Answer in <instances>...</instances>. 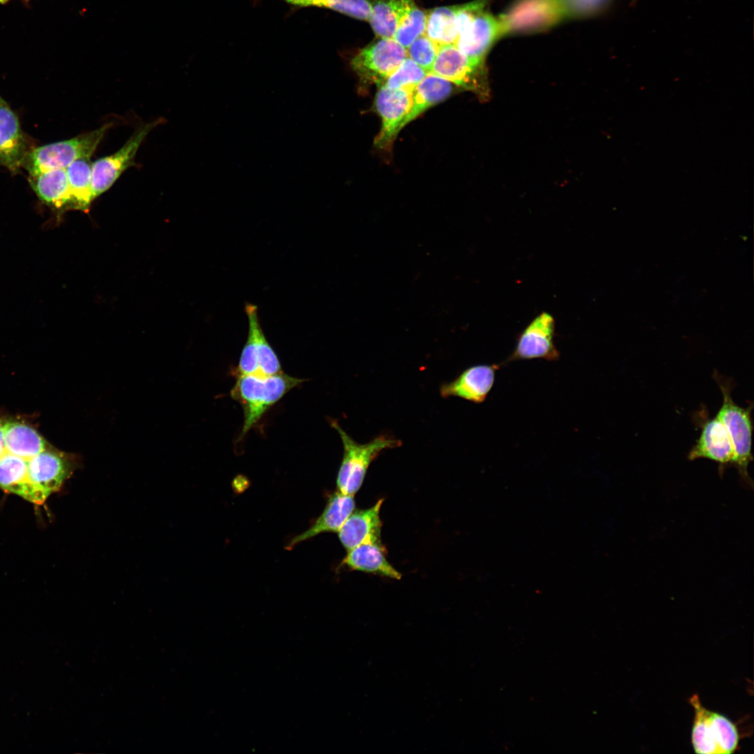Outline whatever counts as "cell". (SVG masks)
Returning a JSON list of instances; mask_svg holds the SVG:
<instances>
[{
    "label": "cell",
    "mask_w": 754,
    "mask_h": 754,
    "mask_svg": "<svg viewBox=\"0 0 754 754\" xmlns=\"http://www.w3.org/2000/svg\"><path fill=\"white\" fill-rule=\"evenodd\" d=\"M237 376L230 396L239 402L244 412L239 438L248 433L268 408L304 381L282 372L269 376L243 374Z\"/></svg>",
    "instance_id": "6da1fadb"
},
{
    "label": "cell",
    "mask_w": 754,
    "mask_h": 754,
    "mask_svg": "<svg viewBox=\"0 0 754 754\" xmlns=\"http://www.w3.org/2000/svg\"><path fill=\"white\" fill-rule=\"evenodd\" d=\"M330 425L339 434L343 455L337 478V491L354 496L360 489L370 464L384 450L400 447L401 441L393 436L380 434L370 441L360 443L352 438L335 420Z\"/></svg>",
    "instance_id": "7a4b0ae2"
},
{
    "label": "cell",
    "mask_w": 754,
    "mask_h": 754,
    "mask_svg": "<svg viewBox=\"0 0 754 754\" xmlns=\"http://www.w3.org/2000/svg\"><path fill=\"white\" fill-rule=\"evenodd\" d=\"M714 377L723 395V404L716 416L724 424L732 444V466L736 467L743 484L752 488L753 481L748 469L750 462L753 459L751 451L753 404H751L746 408L737 405L732 397V380L716 371L714 373Z\"/></svg>",
    "instance_id": "3957f363"
},
{
    "label": "cell",
    "mask_w": 754,
    "mask_h": 754,
    "mask_svg": "<svg viewBox=\"0 0 754 754\" xmlns=\"http://www.w3.org/2000/svg\"><path fill=\"white\" fill-rule=\"evenodd\" d=\"M486 0L456 6L457 37L454 45L473 60L484 63L499 38L498 19L485 10Z\"/></svg>",
    "instance_id": "277c9868"
},
{
    "label": "cell",
    "mask_w": 754,
    "mask_h": 754,
    "mask_svg": "<svg viewBox=\"0 0 754 754\" xmlns=\"http://www.w3.org/2000/svg\"><path fill=\"white\" fill-rule=\"evenodd\" d=\"M111 126V123L105 124L71 139L36 147L28 151L22 167L34 175L54 169H66L77 160L89 158Z\"/></svg>",
    "instance_id": "5b68a950"
},
{
    "label": "cell",
    "mask_w": 754,
    "mask_h": 754,
    "mask_svg": "<svg viewBox=\"0 0 754 754\" xmlns=\"http://www.w3.org/2000/svg\"><path fill=\"white\" fill-rule=\"evenodd\" d=\"M561 0H515L498 19L499 38L552 27L566 18Z\"/></svg>",
    "instance_id": "8992f818"
},
{
    "label": "cell",
    "mask_w": 754,
    "mask_h": 754,
    "mask_svg": "<svg viewBox=\"0 0 754 754\" xmlns=\"http://www.w3.org/2000/svg\"><path fill=\"white\" fill-rule=\"evenodd\" d=\"M430 73L473 91L482 99L489 96L484 63L469 58L454 44L439 46Z\"/></svg>",
    "instance_id": "52a82bcc"
},
{
    "label": "cell",
    "mask_w": 754,
    "mask_h": 754,
    "mask_svg": "<svg viewBox=\"0 0 754 754\" xmlns=\"http://www.w3.org/2000/svg\"><path fill=\"white\" fill-rule=\"evenodd\" d=\"M406 49L392 38H379L351 59L352 69L364 81L381 84L407 57Z\"/></svg>",
    "instance_id": "ba28073f"
},
{
    "label": "cell",
    "mask_w": 754,
    "mask_h": 754,
    "mask_svg": "<svg viewBox=\"0 0 754 754\" xmlns=\"http://www.w3.org/2000/svg\"><path fill=\"white\" fill-rule=\"evenodd\" d=\"M244 311L248 318L249 331L240 355L237 375L269 376L282 372L278 356L261 327L257 306L246 303Z\"/></svg>",
    "instance_id": "9c48e42d"
},
{
    "label": "cell",
    "mask_w": 754,
    "mask_h": 754,
    "mask_svg": "<svg viewBox=\"0 0 754 754\" xmlns=\"http://www.w3.org/2000/svg\"><path fill=\"white\" fill-rule=\"evenodd\" d=\"M161 123V119H158L141 126L117 151L92 163L94 200L107 191L126 169L134 165V158L141 144L148 133Z\"/></svg>",
    "instance_id": "30bf717a"
},
{
    "label": "cell",
    "mask_w": 754,
    "mask_h": 754,
    "mask_svg": "<svg viewBox=\"0 0 754 754\" xmlns=\"http://www.w3.org/2000/svg\"><path fill=\"white\" fill-rule=\"evenodd\" d=\"M555 319L550 313L541 312L520 332L505 362L534 359L557 361L560 353L555 345Z\"/></svg>",
    "instance_id": "8fae6325"
},
{
    "label": "cell",
    "mask_w": 754,
    "mask_h": 754,
    "mask_svg": "<svg viewBox=\"0 0 754 754\" xmlns=\"http://www.w3.org/2000/svg\"><path fill=\"white\" fill-rule=\"evenodd\" d=\"M413 92L380 85L375 98V107L381 118L382 124L374 140L376 147L385 149L390 146L412 108Z\"/></svg>",
    "instance_id": "7c38bea8"
},
{
    "label": "cell",
    "mask_w": 754,
    "mask_h": 754,
    "mask_svg": "<svg viewBox=\"0 0 754 754\" xmlns=\"http://www.w3.org/2000/svg\"><path fill=\"white\" fill-rule=\"evenodd\" d=\"M736 725L727 717L704 708L699 720L694 740L704 754H729L739 744Z\"/></svg>",
    "instance_id": "4fadbf2b"
},
{
    "label": "cell",
    "mask_w": 754,
    "mask_h": 754,
    "mask_svg": "<svg viewBox=\"0 0 754 754\" xmlns=\"http://www.w3.org/2000/svg\"><path fill=\"white\" fill-rule=\"evenodd\" d=\"M700 422L698 439L688 454V459H707L718 464L720 475L728 466H732L734 450L729 434L717 416L704 418Z\"/></svg>",
    "instance_id": "5bb4252c"
},
{
    "label": "cell",
    "mask_w": 754,
    "mask_h": 754,
    "mask_svg": "<svg viewBox=\"0 0 754 754\" xmlns=\"http://www.w3.org/2000/svg\"><path fill=\"white\" fill-rule=\"evenodd\" d=\"M498 364H475L466 368L453 380L444 383L440 388L442 397H459L481 404L492 389Z\"/></svg>",
    "instance_id": "9a60e30c"
},
{
    "label": "cell",
    "mask_w": 754,
    "mask_h": 754,
    "mask_svg": "<svg viewBox=\"0 0 754 754\" xmlns=\"http://www.w3.org/2000/svg\"><path fill=\"white\" fill-rule=\"evenodd\" d=\"M27 152L18 118L0 98V165L17 173L22 166Z\"/></svg>",
    "instance_id": "2e32d148"
},
{
    "label": "cell",
    "mask_w": 754,
    "mask_h": 754,
    "mask_svg": "<svg viewBox=\"0 0 754 754\" xmlns=\"http://www.w3.org/2000/svg\"><path fill=\"white\" fill-rule=\"evenodd\" d=\"M383 498L372 507L354 510L338 531V537L347 551L366 542H380L382 522L380 511Z\"/></svg>",
    "instance_id": "e0dca14e"
},
{
    "label": "cell",
    "mask_w": 754,
    "mask_h": 754,
    "mask_svg": "<svg viewBox=\"0 0 754 754\" xmlns=\"http://www.w3.org/2000/svg\"><path fill=\"white\" fill-rule=\"evenodd\" d=\"M355 506L354 496L335 491L330 496L323 512L312 526L293 538L287 548L291 549L299 543L323 533L338 532L354 511Z\"/></svg>",
    "instance_id": "ac0fdd59"
},
{
    "label": "cell",
    "mask_w": 754,
    "mask_h": 754,
    "mask_svg": "<svg viewBox=\"0 0 754 754\" xmlns=\"http://www.w3.org/2000/svg\"><path fill=\"white\" fill-rule=\"evenodd\" d=\"M342 565L350 570L400 579L401 574L387 561L380 542H366L347 551Z\"/></svg>",
    "instance_id": "d6986e66"
},
{
    "label": "cell",
    "mask_w": 754,
    "mask_h": 754,
    "mask_svg": "<svg viewBox=\"0 0 754 754\" xmlns=\"http://www.w3.org/2000/svg\"><path fill=\"white\" fill-rule=\"evenodd\" d=\"M29 184L38 198L58 210L72 209L66 169H54L30 175Z\"/></svg>",
    "instance_id": "ffe728a7"
},
{
    "label": "cell",
    "mask_w": 754,
    "mask_h": 754,
    "mask_svg": "<svg viewBox=\"0 0 754 754\" xmlns=\"http://www.w3.org/2000/svg\"><path fill=\"white\" fill-rule=\"evenodd\" d=\"M369 21L378 38H392L401 20L417 5L414 0H367Z\"/></svg>",
    "instance_id": "44dd1931"
},
{
    "label": "cell",
    "mask_w": 754,
    "mask_h": 754,
    "mask_svg": "<svg viewBox=\"0 0 754 754\" xmlns=\"http://www.w3.org/2000/svg\"><path fill=\"white\" fill-rule=\"evenodd\" d=\"M453 84L431 73H428L413 92L412 108L401 123V131L431 106L445 100L453 91Z\"/></svg>",
    "instance_id": "7402d4cb"
},
{
    "label": "cell",
    "mask_w": 754,
    "mask_h": 754,
    "mask_svg": "<svg viewBox=\"0 0 754 754\" xmlns=\"http://www.w3.org/2000/svg\"><path fill=\"white\" fill-rule=\"evenodd\" d=\"M91 165L89 158L75 161L66 168L72 209L87 211L94 200Z\"/></svg>",
    "instance_id": "603a6c76"
},
{
    "label": "cell",
    "mask_w": 754,
    "mask_h": 754,
    "mask_svg": "<svg viewBox=\"0 0 754 754\" xmlns=\"http://www.w3.org/2000/svg\"><path fill=\"white\" fill-rule=\"evenodd\" d=\"M424 34L438 45L454 44L457 37L456 6L427 11Z\"/></svg>",
    "instance_id": "cb8c5ba5"
},
{
    "label": "cell",
    "mask_w": 754,
    "mask_h": 754,
    "mask_svg": "<svg viewBox=\"0 0 754 754\" xmlns=\"http://www.w3.org/2000/svg\"><path fill=\"white\" fill-rule=\"evenodd\" d=\"M297 7H320L333 10L349 17L369 21L371 6L367 0H282Z\"/></svg>",
    "instance_id": "d4e9b609"
},
{
    "label": "cell",
    "mask_w": 754,
    "mask_h": 754,
    "mask_svg": "<svg viewBox=\"0 0 754 754\" xmlns=\"http://www.w3.org/2000/svg\"><path fill=\"white\" fill-rule=\"evenodd\" d=\"M427 74L428 72L407 57L380 85L393 89L414 91Z\"/></svg>",
    "instance_id": "484cf974"
},
{
    "label": "cell",
    "mask_w": 754,
    "mask_h": 754,
    "mask_svg": "<svg viewBox=\"0 0 754 754\" xmlns=\"http://www.w3.org/2000/svg\"><path fill=\"white\" fill-rule=\"evenodd\" d=\"M427 12L415 6L400 22L393 38L406 49L420 36L424 34Z\"/></svg>",
    "instance_id": "4316f807"
},
{
    "label": "cell",
    "mask_w": 754,
    "mask_h": 754,
    "mask_svg": "<svg viewBox=\"0 0 754 754\" xmlns=\"http://www.w3.org/2000/svg\"><path fill=\"white\" fill-rule=\"evenodd\" d=\"M439 46L425 34H422L406 48L407 56L427 72L430 73Z\"/></svg>",
    "instance_id": "83f0119b"
},
{
    "label": "cell",
    "mask_w": 754,
    "mask_h": 754,
    "mask_svg": "<svg viewBox=\"0 0 754 754\" xmlns=\"http://www.w3.org/2000/svg\"><path fill=\"white\" fill-rule=\"evenodd\" d=\"M567 17H587L603 11L611 0H561Z\"/></svg>",
    "instance_id": "f1b7e54d"
},
{
    "label": "cell",
    "mask_w": 754,
    "mask_h": 754,
    "mask_svg": "<svg viewBox=\"0 0 754 754\" xmlns=\"http://www.w3.org/2000/svg\"><path fill=\"white\" fill-rule=\"evenodd\" d=\"M12 0H0V4L5 5ZM25 3H28L31 0H21Z\"/></svg>",
    "instance_id": "f546056e"
},
{
    "label": "cell",
    "mask_w": 754,
    "mask_h": 754,
    "mask_svg": "<svg viewBox=\"0 0 754 754\" xmlns=\"http://www.w3.org/2000/svg\"><path fill=\"white\" fill-rule=\"evenodd\" d=\"M1 98V97H0Z\"/></svg>",
    "instance_id": "4dcf8cb0"
}]
</instances>
